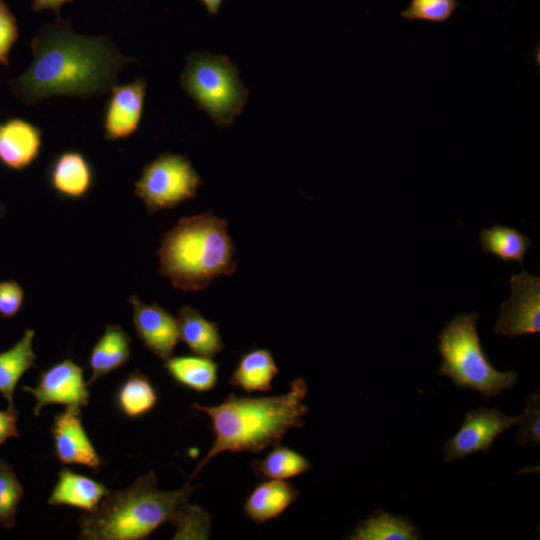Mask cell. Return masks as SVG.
I'll return each mask as SVG.
<instances>
[{
  "label": "cell",
  "instance_id": "obj_1",
  "mask_svg": "<svg viewBox=\"0 0 540 540\" xmlns=\"http://www.w3.org/2000/svg\"><path fill=\"white\" fill-rule=\"evenodd\" d=\"M30 48L29 67L9 80L13 94L26 105L54 96H102L117 84L122 68L134 61L110 38L78 34L60 17L40 28Z\"/></svg>",
  "mask_w": 540,
  "mask_h": 540
},
{
  "label": "cell",
  "instance_id": "obj_2",
  "mask_svg": "<svg viewBox=\"0 0 540 540\" xmlns=\"http://www.w3.org/2000/svg\"><path fill=\"white\" fill-rule=\"evenodd\" d=\"M308 386L304 379H294L283 394L265 397H246L228 394L218 405L192 403L196 411L211 420L214 441L189 477L190 481L223 452L260 453L280 444L286 433L301 428L309 407L305 403Z\"/></svg>",
  "mask_w": 540,
  "mask_h": 540
},
{
  "label": "cell",
  "instance_id": "obj_3",
  "mask_svg": "<svg viewBox=\"0 0 540 540\" xmlns=\"http://www.w3.org/2000/svg\"><path fill=\"white\" fill-rule=\"evenodd\" d=\"M198 488L187 481L181 488H158L153 471L130 486L110 491L98 507L78 520L79 538L85 540H139L165 523L174 525L183 514L189 496Z\"/></svg>",
  "mask_w": 540,
  "mask_h": 540
},
{
  "label": "cell",
  "instance_id": "obj_4",
  "mask_svg": "<svg viewBox=\"0 0 540 540\" xmlns=\"http://www.w3.org/2000/svg\"><path fill=\"white\" fill-rule=\"evenodd\" d=\"M228 223L212 212L184 217L163 234L156 252L160 274L183 291H199L236 272Z\"/></svg>",
  "mask_w": 540,
  "mask_h": 540
},
{
  "label": "cell",
  "instance_id": "obj_5",
  "mask_svg": "<svg viewBox=\"0 0 540 540\" xmlns=\"http://www.w3.org/2000/svg\"><path fill=\"white\" fill-rule=\"evenodd\" d=\"M478 318L475 312L459 313L442 328L438 335V352L442 358L439 375L449 377L458 387L490 398L513 388L518 374L513 370L498 371L492 366L478 336Z\"/></svg>",
  "mask_w": 540,
  "mask_h": 540
},
{
  "label": "cell",
  "instance_id": "obj_6",
  "mask_svg": "<svg viewBox=\"0 0 540 540\" xmlns=\"http://www.w3.org/2000/svg\"><path fill=\"white\" fill-rule=\"evenodd\" d=\"M180 75L185 94L220 128L234 124L243 112L249 90L240 80L239 69L226 55L194 52L186 56Z\"/></svg>",
  "mask_w": 540,
  "mask_h": 540
},
{
  "label": "cell",
  "instance_id": "obj_7",
  "mask_svg": "<svg viewBox=\"0 0 540 540\" xmlns=\"http://www.w3.org/2000/svg\"><path fill=\"white\" fill-rule=\"evenodd\" d=\"M202 180L183 155L164 152L144 166L134 194L149 213L172 209L196 197Z\"/></svg>",
  "mask_w": 540,
  "mask_h": 540
},
{
  "label": "cell",
  "instance_id": "obj_8",
  "mask_svg": "<svg viewBox=\"0 0 540 540\" xmlns=\"http://www.w3.org/2000/svg\"><path fill=\"white\" fill-rule=\"evenodd\" d=\"M511 295L501 304L496 335L516 338L540 332V278L524 269L510 277Z\"/></svg>",
  "mask_w": 540,
  "mask_h": 540
},
{
  "label": "cell",
  "instance_id": "obj_9",
  "mask_svg": "<svg viewBox=\"0 0 540 540\" xmlns=\"http://www.w3.org/2000/svg\"><path fill=\"white\" fill-rule=\"evenodd\" d=\"M518 422L517 416L503 414L498 408H477L466 414L459 430L444 446V461L464 459L489 451L496 438Z\"/></svg>",
  "mask_w": 540,
  "mask_h": 540
},
{
  "label": "cell",
  "instance_id": "obj_10",
  "mask_svg": "<svg viewBox=\"0 0 540 540\" xmlns=\"http://www.w3.org/2000/svg\"><path fill=\"white\" fill-rule=\"evenodd\" d=\"M22 389L35 399L34 416H39L41 410L50 404L76 409L89 405L88 383L83 369L69 358L41 372L35 387L23 386Z\"/></svg>",
  "mask_w": 540,
  "mask_h": 540
},
{
  "label": "cell",
  "instance_id": "obj_11",
  "mask_svg": "<svg viewBox=\"0 0 540 540\" xmlns=\"http://www.w3.org/2000/svg\"><path fill=\"white\" fill-rule=\"evenodd\" d=\"M137 337L164 362L173 356L179 341L177 319L159 304H145L138 296L128 299Z\"/></svg>",
  "mask_w": 540,
  "mask_h": 540
},
{
  "label": "cell",
  "instance_id": "obj_12",
  "mask_svg": "<svg viewBox=\"0 0 540 540\" xmlns=\"http://www.w3.org/2000/svg\"><path fill=\"white\" fill-rule=\"evenodd\" d=\"M51 434L55 455L62 464H79L92 469L104 464L82 424L81 409L66 407L56 414Z\"/></svg>",
  "mask_w": 540,
  "mask_h": 540
},
{
  "label": "cell",
  "instance_id": "obj_13",
  "mask_svg": "<svg viewBox=\"0 0 540 540\" xmlns=\"http://www.w3.org/2000/svg\"><path fill=\"white\" fill-rule=\"evenodd\" d=\"M146 89L147 81L141 77L111 88L103 118L107 140L125 139L137 131L142 119Z\"/></svg>",
  "mask_w": 540,
  "mask_h": 540
},
{
  "label": "cell",
  "instance_id": "obj_14",
  "mask_svg": "<svg viewBox=\"0 0 540 540\" xmlns=\"http://www.w3.org/2000/svg\"><path fill=\"white\" fill-rule=\"evenodd\" d=\"M42 146V131L20 118L0 123V163L14 171H22L38 158Z\"/></svg>",
  "mask_w": 540,
  "mask_h": 540
},
{
  "label": "cell",
  "instance_id": "obj_15",
  "mask_svg": "<svg viewBox=\"0 0 540 540\" xmlns=\"http://www.w3.org/2000/svg\"><path fill=\"white\" fill-rule=\"evenodd\" d=\"M48 179L59 196L83 198L92 188L94 173L88 159L78 151H64L50 165Z\"/></svg>",
  "mask_w": 540,
  "mask_h": 540
},
{
  "label": "cell",
  "instance_id": "obj_16",
  "mask_svg": "<svg viewBox=\"0 0 540 540\" xmlns=\"http://www.w3.org/2000/svg\"><path fill=\"white\" fill-rule=\"evenodd\" d=\"M110 490L88 476L60 469L47 503L52 506H70L85 512L95 510Z\"/></svg>",
  "mask_w": 540,
  "mask_h": 540
},
{
  "label": "cell",
  "instance_id": "obj_17",
  "mask_svg": "<svg viewBox=\"0 0 540 540\" xmlns=\"http://www.w3.org/2000/svg\"><path fill=\"white\" fill-rule=\"evenodd\" d=\"M300 492L286 480L267 479L257 484L247 499L243 510L255 524H263L279 517L299 498Z\"/></svg>",
  "mask_w": 540,
  "mask_h": 540
},
{
  "label": "cell",
  "instance_id": "obj_18",
  "mask_svg": "<svg viewBox=\"0 0 540 540\" xmlns=\"http://www.w3.org/2000/svg\"><path fill=\"white\" fill-rule=\"evenodd\" d=\"M179 340L194 354L213 358L224 349L219 326L191 306L182 307L176 317Z\"/></svg>",
  "mask_w": 540,
  "mask_h": 540
},
{
  "label": "cell",
  "instance_id": "obj_19",
  "mask_svg": "<svg viewBox=\"0 0 540 540\" xmlns=\"http://www.w3.org/2000/svg\"><path fill=\"white\" fill-rule=\"evenodd\" d=\"M130 345V336L121 326L107 325L88 358L91 371L88 385L124 365L131 354Z\"/></svg>",
  "mask_w": 540,
  "mask_h": 540
},
{
  "label": "cell",
  "instance_id": "obj_20",
  "mask_svg": "<svg viewBox=\"0 0 540 540\" xmlns=\"http://www.w3.org/2000/svg\"><path fill=\"white\" fill-rule=\"evenodd\" d=\"M279 369L270 350L255 348L244 353L233 370L229 383L247 393L269 392Z\"/></svg>",
  "mask_w": 540,
  "mask_h": 540
},
{
  "label": "cell",
  "instance_id": "obj_21",
  "mask_svg": "<svg viewBox=\"0 0 540 540\" xmlns=\"http://www.w3.org/2000/svg\"><path fill=\"white\" fill-rule=\"evenodd\" d=\"M34 337L35 331L27 329L11 348L0 353V393L8 406H14L13 396L19 380L35 365Z\"/></svg>",
  "mask_w": 540,
  "mask_h": 540
},
{
  "label": "cell",
  "instance_id": "obj_22",
  "mask_svg": "<svg viewBox=\"0 0 540 540\" xmlns=\"http://www.w3.org/2000/svg\"><path fill=\"white\" fill-rule=\"evenodd\" d=\"M165 368L174 381L196 392H207L218 380V364L200 355L172 356Z\"/></svg>",
  "mask_w": 540,
  "mask_h": 540
},
{
  "label": "cell",
  "instance_id": "obj_23",
  "mask_svg": "<svg viewBox=\"0 0 540 540\" xmlns=\"http://www.w3.org/2000/svg\"><path fill=\"white\" fill-rule=\"evenodd\" d=\"M115 402L125 417L135 419L155 408L158 394L151 380L139 370H135L119 386Z\"/></svg>",
  "mask_w": 540,
  "mask_h": 540
},
{
  "label": "cell",
  "instance_id": "obj_24",
  "mask_svg": "<svg viewBox=\"0 0 540 540\" xmlns=\"http://www.w3.org/2000/svg\"><path fill=\"white\" fill-rule=\"evenodd\" d=\"M352 540H418L420 532L407 519L376 511L350 533Z\"/></svg>",
  "mask_w": 540,
  "mask_h": 540
},
{
  "label": "cell",
  "instance_id": "obj_25",
  "mask_svg": "<svg viewBox=\"0 0 540 540\" xmlns=\"http://www.w3.org/2000/svg\"><path fill=\"white\" fill-rule=\"evenodd\" d=\"M480 245L485 253L504 262L516 261L522 266L527 251L532 247L530 238L510 226L495 224L482 229Z\"/></svg>",
  "mask_w": 540,
  "mask_h": 540
},
{
  "label": "cell",
  "instance_id": "obj_26",
  "mask_svg": "<svg viewBox=\"0 0 540 540\" xmlns=\"http://www.w3.org/2000/svg\"><path fill=\"white\" fill-rule=\"evenodd\" d=\"M252 468L259 477L287 480L311 470L310 461L299 452L277 444L262 459H255Z\"/></svg>",
  "mask_w": 540,
  "mask_h": 540
},
{
  "label": "cell",
  "instance_id": "obj_27",
  "mask_svg": "<svg viewBox=\"0 0 540 540\" xmlns=\"http://www.w3.org/2000/svg\"><path fill=\"white\" fill-rule=\"evenodd\" d=\"M23 497V487L12 466L0 459V525L12 528Z\"/></svg>",
  "mask_w": 540,
  "mask_h": 540
},
{
  "label": "cell",
  "instance_id": "obj_28",
  "mask_svg": "<svg viewBox=\"0 0 540 540\" xmlns=\"http://www.w3.org/2000/svg\"><path fill=\"white\" fill-rule=\"evenodd\" d=\"M460 6L457 0H410L409 6L400 16L408 21L444 23Z\"/></svg>",
  "mask_w": 540,
  "mask_h": 540
},
{
  "label": "cell",
  "instance_id": "obj_29",
  "mask_svg": "<svg viewBox=\"0 0 540 540\" xmlns=\"http://www.w3.org/2000/svg\"><path fill=\"white\" fill-rule=\"evenodd\" d=\"M518 417L519 429L516 442L520 445L538 446L540 443V393H532L525 402V409Z\"/></svg>",
  "mask_w": 540,
  "mask_h": 540
},
{
  "label": "cell",
  "instance_id": "obj_30",
  "mask_svg": "<svg viewBox=\"0 0 540 540\" xmlns=\"http://www.w3.org/2000/svg\"><path fill=\"white\" fill-rule=\"evenodd\" d=\"M210 515L197 505L189 504L175 523L174 539H207L210 531Z\"/></svg>",
  "mask_w": 540,
  "mask_h": 540
},
{
  "label": "cell",
  "instance_id": "obj_31",
  "mask_svg": "<svg viewBox=\"0 0 540 540\" xmlns=\"http://www.w3.org/2000/svg\"><path fill=\"white\" fill-rule=\"evenodd\" d=\"M19 38L17 19L4 0H0V65L9 66V54Z\"/></svg>",
  "mask_w": 540,
  "mask_h": 540
},
{
  "label": "cell",
  "instance_id": "obj_32",
  "mask_svg": "<svg viewBox=\"0 0 540 540\" xmlns=\"http://www.w3.org/2000/svg\"><path fill=\"white\" fill-rule=\"evenodd\" d=\"M24 290L14 280L0 281V316L4 319L14 317L22 308Z\"/></svg>",
  "mask_w": 540,
  "mask_h": 540
},
{
  "label": "cell",
  "instance_id": "obj_33",
  "mask_svg": "<svg viewBox=\"0 0 540 540\" xmlns=\"http://www.w3.org/2000/svg\"><path fill=\"white\" fill-rule=\"evenodd\" d=\"M18 415L14 406H8L6 410H0V446L9 438L19 437Z\"/></svg>",
  "mask_w": 540,
  "mask_h": 540
},
{
  "label": "cell",
  "instance_id": "obj_34",
  "mask_svg": "<svg viewBox=\"0 0 540 540\" xmlns=\"http://www.w3.org/2000/svg\"><path fill=\"white\" fill-rule=\"evenodd\" d=\"M74 0H32V9L35 12H41L44 10H53L57 18H59V11L61 7Z\"/></svg>",
  "mask_w": 540,
  "mask_h": 540
},
{
  "label": "cell",
  "instance_id": "obj_35",
  "mask_svg": "<svg viewBox=\"0 0 540 540\" xmlns=\"http://www.w3.org/2000/svg\"><path fill=\"white\" fill-rule=\"evenodd\" d=\"M210 16H215L220 11L224 0H199Z\"/></svg>",
  "mask_w": 540,
  "mask_h": 540
},
{
  "label": "cell",
  "instance_id": "obj_36",
  "mask_svg": "<svg viewBox=\"0 0 540 540\" xmlns=\"http://www.w3.org/2000/svg\"><path fill=\"white\" fill-rule=\"evenodd\" d=\"M5 216V205L0 199V219H2Z\"/></svg>",
  "mask_w": 540,
  "mask_h": 540
}]
</instances>
